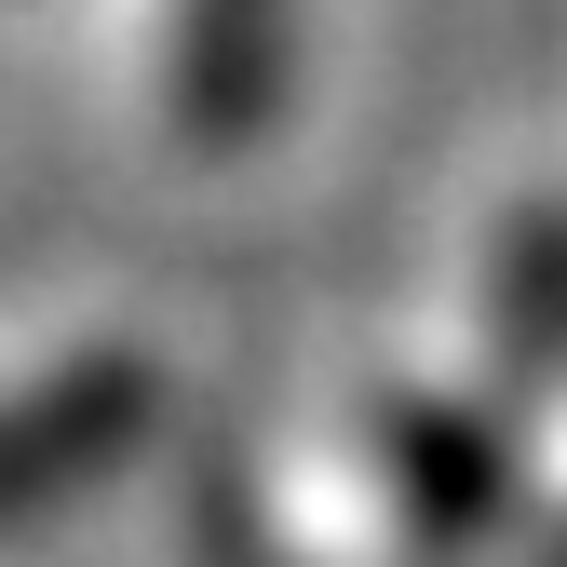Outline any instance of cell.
<instances>
[{
    "label": "cell",
    "instance_id": "1",
    "mask_svg": "<svg viewBox=\"0 0 567 567\" xmlns=\"http://www.w3.org/2000/svg\"><path fill=\"white\" fill-rule=\"evenodd\" d=\"M135 419H150V379H135V365H68V379L14 392V405H0V527L41 514V501H68V486H95L135 446Z\"/></svg>",
    "mask_w": 567,
    "mask_h": 567
},
{
    "label": "cell",
    "instance_id": "2",
    "mask_svg": "<svg viewBox=\"0 0 567 567\" xmlns=\"http://www.w3.org/2000/svg\"><path fill=\"white\" fill-rule=\"evenodd\" d=\"M284 28H298V0H189V135H257L270 82H284Z\"/></svg>",
    "mask_w": 567,
    "mask_h": 567
}]
</instances>
